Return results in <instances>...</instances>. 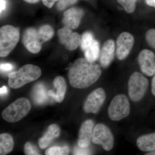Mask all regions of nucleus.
<instances>
[{
    "label": "nucleus",
    "instance_id": "obj_25",
    "mask_svg": "<svg viewBox=\"0 0 155 155\" xmlns=\"http://www.w3.org/2000/svg\"><path fill=\"white\" fill-rule=\"evenodd\" d=\"M93 35L91 32H87L84 34L81 37V48L82 51H84L89 45L93 41Z\"/></svg>",
    "mask_w": 155,
    "mask_h": 155
},
{
    "label": "nucleus",
    "instance_id": "obj_28",
    "mask_svg": "<svg viewBox=\"0 0 155 155\" xmlns=\"http://www.w3.org/2000/svg\"><path fill=\"white\" fill-rule=\"evenodd\" d=\"M24 153L25 155H38L40 154L35 147L32 146L29 142H26L24 146Z\"/></svg>",
    "mask_w": 155,
    "mask_h": 155
},
{
    "label": "nucleus",
    "instance_id": "obj_26",
    "mask_svg": "<svg viewBox=\"0 0 155 155\" xmlns=\"http://www.w3.org/2000/svg\"><path fill=\"white\" fill-rule=\"evenodd\" d=\"M146 40L149 45L155 50V29H150L147 31Z\"/></svg>",
    "mask_w": 155,
    "mask_h": 155
},
{
    "label": "nucleus",
    "instance_id": "obj_9",
    "mask_svg": "<svg viewBox=\"0 0 155 155\" xmlns=\"http://www.w3.org/2000/svg\"><path fill=\"white\" fill-rule=\"evenodd\" d=\"M22 41L25 48L33 54L40 52L42 44L44 43L38 30L34 28H28L25 31L22 36Z\"/></svg>",
    "mask_w": 155,
    "mask_h": 155
},
{
    "label": "nucleus",
    "instance_id": "obj_22",
    "mask_svg": "<svg viewBox=\"0 0 155 155\" xmlns=\"http://www.w3.org/2000/svg\"><path fill=\"white\" fill-rule=\"evenodd\" d=\"M69 149L68 146L52 147L45 152L46 155H67L69 154Z\"/></svg>",
    "mask_w": 155,
    "mask_h": 155
},
{
    "label": "nucleus",
    "instance_id": "obj_34",
    "mask_svg": "<svg viewBox=\"0 0 155 155\" xmlns=\"http://www.w3.org/2000/svg\"><path fill=\"white\" fill-rule=\"evenodd\" d=\"M8 88L6 86H3L0 89V93L1 95H5L8 93Z\"/></svg>",
    "mask_w": 155,
    "mask_h": 155
},
{
    "label": "nucleus",
    "instance_id": "obj_6",
    "mask_svg": "<svg viewBox=\"0 0 155 155\" xmlns=\"http://www.w3.org/2000/svg\"><path fill=\"white\" fill-rule=\"evenodd\" d=\"M19 31L10 25H4L0 29V56L7 57L19 41Z\"/></svg>",
    "mask_w": 155,
    "mask_h": 155
},
{
    "label": "nucleus",
    "instance_id": "obj_3",
    "mask_svg": "<svg viewBox=\"0 0 155 155\" xmlns=\"http://www.w3.org/2000/svg\"><path fill=\"white\" fill-rule=\"evenodd\" d=\"M31 107L28 99L19 98L3 111L2 117L4 120L11 123L19 122L28 114Z\"/></svg>",
    "mask_w": 155,
    "mask_h": 155
},
{
    "label": "nucleus",
    "instance_id": "obj_1",
    "mask_svg": "<svg viewBox=\"0 0 155 155\" xmlns=\"http://www.w3.org/2000/svg\"><path fill=\"white\" fill-rule=\"evenodd\" d=\"M101 73V67L95 62L80 58L72 64L68 75L69 83L72 87L84 89L95 83Z\"/></svg>",
    "mask_w": 155,
    "mask_h": 155
},
{
    "label": "nucleus",
    "instance_id": "obj_27",
    "mask_svg": "<svg viewBox=\"0 0 155 155\" xmlns=\"http://www.w3.org/2000/svg\"><path fill=\"white\" fill-rule=\"evenodd\" d=\"M78 0H59L57 5L58 10L62 11L68 6L75 4Z\"/></svg>",
    "mask_w": 155,
    "mask_h": 155
},
{
    "label": "nucleus",
    "instance_id": "obj_16",
    "mask_svg": "<svg viewBox=\"0 0 155 155\" xmlns=\"http://www.w3.org/2000/svg\"><path fill=\"white\" fill-rule=\"evenodd\" d=\"M139 149L144 152H149L155 150V132L140 136L136 140Z\"/></svg>",
    "mask_w": 155,
    "mask_h": 155
},
{
    "label": "nucleus",
    "instance_id": "obj_10",
    "mask_svg": "<svg viewBox=\"0 0 155 155\" xmlns=\"http://www.w3.org/2000/svg\"><path fill=\"white\" fill-rule=\"evenodd\" d=\"M134 39L132 35L127 32H122L116 41V56L120 61L125 60L132 50Z\"/></svg>",
    "mask_w": 155,
    "mask_h": 155
},
{
    "label": "nucleus",
    "instance_id": "obj_20",
    "mask_svg": "<svg viewBox=\"0 0 155 155\" xmlns=\"http://www.w3.org/2000/svg\"><path fill=\"white\" fill-rule=\"evenodd\" d=\"M84 52L85 58L87 60L91 62L96 61L100 56V46L98 42L94 40Z\"/></svg>",
    "mask_w": 155,
    "mask_h": 155
},
{
    "label": "nucleus",
    "instance_id": "obj_33",
    "mask_svg": "<svg viewBox=\"0 0 155 155\" xmlns=\"http://www.w3.org/2000/svg\"><path fill=\"white\" fill-rule=\"evenodd\" d=\"M6 1L5 0H0V11L1 13L5 9Z\"/></svg>",
    "mask_w": 155,
    "mask_h": 155
},
{
    "label": "nucleus",
    "instance_id": "obj_15",
    "mask_svg": "<svg viewBox=\"0 0 155 155\" xmlns=\"http://www.w3.org/2000/svg\"><path fill=\"white\" fill-rule=\"evenodd\" d=\"M115 44L114 41L110 39L107 41L103 45L100 54L101 65L104 68L110 66L114 58Z\"/></svg>",
    "mask_w": 155,
    "mask_h": 155
},
{
    "label": "nucleus",
    "instance_id": "obj_12",
    "mask_svg": "<svg viewBox=\"0 0 155 155\" xmlns=\"http://www.w3.org/2000/svg\"><path fill=\"white\" fill-rule=\"evenodd\" d=\"M138 62L143 73L148 76L155 74V55L149 50H143L138 56Z\"/></svg>",
    "mask_w": 155,
    "mask_h": 155
},
{
    "label": "nucleus",
    "instance_id": "obj_37",
    "mask_svg": "<svg viewBox=\"0 0 155 155\" xmlns=\"http://www.w3.org/2000/svg\"><path fill=\"white\" fill-rule=\"evenodd\" d=\"M146 155H155V150H154L152 151L149 152L147 153Z\"/></svg>",
    "mask_w": 155,
    "mask_h": 155
},
{
    "label": "nucleus",
    "instance_id": "obj_11",
    "mask_svg": "<svg viewBox=\"0 0 155 155\" xmlns=\"http://www.w3.org/2000/svg\"><path fill=\"white\" fill-rule=\"evenodd\" d=\"M58 35L61 43L69 51L76 49L81 45V37L80 35L72 32L71 28L67 26L59 29Z\"/></svg>",
    "mask_w": 155,
    "mask_h": 155
},
{
    "label": "nucleus",
    "instance_id": "obj_32",
    "mask_svg": "<svg viewBox=\"0 0 155 155\" xmlns=\"http://www.w3.org/2000/svg\"><path fill=\"white\" fill-rule=\"evenodd\" d=\"M151 92L154 97H155V74L153 77L151 81Z\"/></svg>",
    "mask_w": 155,
    "mask_h": 155
},
{
    "label": "nucleus",
    "instance_id": "obj_19",
    "mask_svg": "<svg viewBox=\"0 0 155 155\" xmlns=\"http://www.w3.org/2000/svg\"><path fill=\"white\" fill-rule=\"evenodd\" d=\"M14 147L13 137L8 133L0 135V155H5L12 151Z\"/></svg>",
    "mask_w": 155,
    "mask_h": 155
},
{
    "label": "nucleus",
    "instance_id": "obj_24",
    "mask_svg": "<svg viewBox=\"0 0 155 155\" xmlns=\"http://www.w3.org/2000/svg\"><path fill=\"white\" fill-rule=\"evenodd\" d=\"M137 0H117V2L122 5L124 10L127 13L134 12L136 8Z\"/></svg>",
    "mask_w": 155,
    "mask_h": 155
},
{
    "label": "nucleus",
    "instance_id": "obj_13",
    "mask_svg": "<svg viewBox=\"0 0 155 155\" xmlns=\"http://www.w3.org/2000/svg\"><path fill=\"white\" fill-rule=\"evenodd\" d=\"M94 126V122L91 119H87L82 123L78 133V146L82 148L89 147L92 139Z\"/></svg>",
    "mask_w": 155,
    "mask_h": 155
},
{
    "label": "nucleus",
    "instance_id": "obj_30",
    "mask_svg": "<svg viewBox=\"0 0 155 155\" xmlns=\"http://www.w3.org/2000/svg\"><path fill=\"white\" fill-rule=\"evenodd\" d=\"M1 71L7 72L10 71L13 69V65L10 64H2L0 66Z\"/></svg>",
    "mask_w": 155,
    "mask_h": 155
},
{
    "label": "nucleus",
    "instance_id": "obj_17",
    "mask_svg": "<svg viewBox=\"0 0 155 155\" xmlns=\"http://www.w3.org/2000/svg\"><path fill=\"white\" fill-rule=\"evenodd\" d=\"M54 85L57 89L56 93L53 91L50 90L48 92V95L53 97L57 102L61 103L64 99L67 90L66 81L61 76H58L54 80Z\"/></svg>",
    "mask_w": 155,
    "mask_h": 155
},
{
    "label": "nucleus",
    "instance_id": "obj_36",
    "mask_svg": "<svg viewBox=\"0 0 155 155\" xmlns=\"http://www.w3.org/2000/svg\"><path fill=\"white\" fill-rule=\"evenodd\" d=\"M26 2L30 3V4H34L38 2L39 0H24Z\"/></svg>",
    "mask_w": 155,
    "mask_h": 155
},
{
    "label": "nucleus",
    "instance_id": "obj_23",
    "mask_svg": "<svg viewBox=\"0 0 155 155\" xmlns=\"http://www.w3.org/2000/svg\"><path fill=\"white\" fill-rule=\"evenodd\" d=\"M35 90V101L40 104L43 102L45 100H46L47 94L45 87L42 84H39L37 87L36 86Z\"/></svg>",
    "mask_w": 155,
    "mask_h": 155
},
{
    "label": "nucleus",
    "instance_id": "obj_7",
    "mask_svg": "<svg viewBox=\"0 0 155 155\" xmlns=\"http://www.w3.org/2000/svg\"><path fill=\"white\" fill-rule=\"evenodd\" d=\"M92 141L94 144L99 145L106 151L113 149L114 137L110 128L103 123H99L94 126Z\"/></svg>",
    "mask_w": 155,
    "mask_h": 155
},
{
    "label": "nucleus",
    "instance_id": "obj_21",
    "mask_svg": "<svg viewBox=\"0 0 155 155\" xmlns=\"http://www.w3.org/2000/svg\"><path fill=\"white\" fill-rule=\"evenodd\" d=\"M38 31L44 42L48 41L54 35V30L49 25H43L39 28Z\"/></svg>",
    "mask_w": 155,
    "mask_h": 155
},
{
    "label": "nucleus",
    "instance_id": "obj_14",
    "mask_svg": "<svg viewBox=\"0 0 155 155\" xmlns=\"http://www.w3.org/2000/svg\"><path fill=\"white\" fill-rule=\"evenodd\" d=\"M83 14L81 9L72 8L68 9L64 13L63 23L71 29H75L79 26Z\"/></svg>",
    "mask_w": 155,
    "mask_h": 155
},
{
    "label": "nucleus",
    "instance_id": "obj_2",
    "mask_svg": "<svg viewBox=\"0 0 155 155\" xmlns=\"http://www.w3.org/2000/svg\"><path fill=\"white\" fill-rule=\"evenodd\" d=\"M41 74V70L38 66L26 64L17 71L9 73V86L13 89L20 88L26 84L38 79Z\"/></svg>",
    "mask_w": 155,
    "mask_h": 155
},
{
    "label": "nucleus",
    "instance_id": "obj_29",
    "mask_svg": "<svg viewBox=\"0 0 155 155\" xmlns=\"http://www.w3.org/2000/svg\"><path fill=\"white\" fill-rule=\"evenodd\" d=\"M79 147V146H78ZM87 148H82L79 147L75 148L74 151V154L75 155H87L89 154Z\"/></svg>",
    "mask_w": 155,
    "mask_h": 155
},
{
    "label": "nucleus",
    "instance_id": "obj_5",
    "mask_svg": "<svg viewBox=\"0 0 155 155\" xmlns=\"http://www.w3.org/2000/svg\"><path fill=\"white\" fill-rule=\"evenodd\" d=\"M148 86L147 78L138 72H133L127 83V93L130 99L134 102L140 101L146 93Z\"/></svg>",
    "mask_w": 155,
    "mask_h": 155
},
{
    "label": "nucleus",
    "instance_id": "obj_18",
    "mask_svg": "<svg viewBox=\"0 0 155 155\" xmlns=\"http://www.w3.org/2000/svg\"><path fill=\"white\" fill-rule=\"evenodd\" d=\"M60 134V128L58 125L52 124L50 125L45 134L39 140V146L41 149L45 148L53 140L58 137Z\"/></svg>",
    "mask_w": 155,
    "mask_h": 155
},
{
    "label": "nucleus",
    "instance_id": "obj_31",
    "mask_svg": "<svg viewBox=\"0 0 155 155\" xmlns=\"http://www.w3.org/2000/svg\"><path fill=\"white\" fill-rule=\"evenodd\" d=\"M59 0H42L44 5L48 8H51L55 2Z\"/></svg>",
    "mask_w": 155,
    "mask_h": 155
},
{
    "label": "nucleus",
    "instance_id": "obj_8",
    "mask_svg": "<svg viewBox=\"0 0 155 155\" xmlns=\"http://www.w3.org/2000/svg\"><path fill=\"white\" fill-rule=\"evenodd\" d=\"M106 99V93L104 89L102 87L96 89L87 97L84 104V111L87 114H97Z\"/></svg>",
    "mask_w": 155,
    "mask_h": 155
},
{
    "label": "nucleus",
    "instance_id": "obj_35",
    "mask_svg": "<svg viewBox=\"0 0 155 155\" xmlns=\"http://www.w3.org/2000/svg\"><path fill=\"white\" fill-rule=\"evenodd\" d=\"M146 2L148 5L155 8V0H146Z\"/></svg>",
    "mask_w": 155,
    "mask_h": 155
},
{
    "label": "nucleus",
    "instance_id": "obj_4",
    "mask_svg": "<svg viewBox=\"0 0 155 155\" xmlns=\"http://www.w3.org/2000/svg\"><path fill=\"white\" fill-rule=\"evenodd\" d=\"M130 105L127 97L120 94L114 97L108 106L109 118L114 122H119L127 118L130 114Z\"/></svg>",
    "mask_w": 155,
    "mask_h": 155
}]
</instances>
